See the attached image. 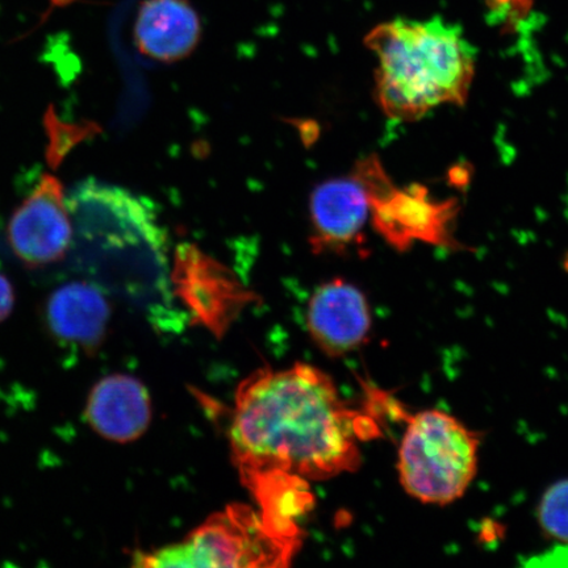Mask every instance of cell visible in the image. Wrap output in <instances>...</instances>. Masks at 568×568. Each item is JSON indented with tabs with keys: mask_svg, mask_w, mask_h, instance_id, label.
I'll return each instance as SVG.
<instances>
[{
	"mask_svg": "<svg viewBox=\"0 0 568 568\" xmlns=\"http://www.w3.org/2000/svg\"><path fill=\"white\" fill-rule=\"evenodd\" d=\"M379 426L347 406L328 375L310 365L261 368L241 383L231 420L234 465L252 494L357 470L361 444Z\"/></svg>",
	"mask_w": 568,
	"mask_h": 568,
	"instance_id": "6da1fadb",
	"label": "cell"
},
{
	"mask_svg": "<svg viewBox=\"0 0 568 568\" xmlns=\"http://www.w3.org/2000/svg\"><path fill=\"white\" fill-rule=\"evenodd\" d=\"M376 57L375 97L385 115L415 122L439 105H464L477 53L464 31L443 18L394 19L366 36Z\"/></svg>",
	"mask_w": 568,
	"mask_h": 568,
	"instance_id": "7a4b0ae2",
	"label": "cell"
},
{
	"mask_svg": "<svg viewBox=\"0 0 568 568\" xmlns=\"http://www.w3.org/2000/svg\"><path fill=\"white\" fill-rule=\"evenodd\" d=\"M480 444L478 432L445 410L409 416L397 456L404 491L430 506L456 503L477 477Z\"/></svg>",
	"mask_w": 568,
	"mask_h": 568,
	"instance_id": "3957f363",
	"label": "cell"
},
{
	"mask_svg": "<svg viewBox=\"0 0 568 568\" xmlns=\"http://www.w3.org/2000/svg\"><path fill=\"white\" fill-rule=\"evenodd\" d=\"M300 545L268 527L260 510L234 504L212 515L182 541L138 552L140 567L261 568L288 566Z\"/></svg>",
	"mask_w": 568,
	"mask_h": 568,
	"instance_id": "277c9868",
	"label": "cell"
},
{
	"mask_svg": "<svg viewBox=\"0 0 568 568\" xmlns=\"http://www.w3.org/2000/svg\"><path fill=\"white\" fill-rule=\"evenodd\" d=\"M365 187L371 201L374 230L397 251L406 252L415 243L453 246L452 224L456 202H439L422 184L396 187L379 159L358 162L353 174Z\"/></svg>",
	"mask_w": 568,
	"mask_h": 568,
	"instance_id": "5b68a950",
	"label": "cell"
},
{
	"mask_svg": "<svg viewBox=\"0 0 568 568\" xmlns=\"http://www.w3.org/2000/svg\"><path fill=\"white\" fill-rule=\"evenodd\" d=\"M170 287L190 317L213 332H223L252 301L229 267L190 243L175 248Z\"/></svg>",
	"mask_w": 568,
	"mask_h": 568,
	"instance_id": "8992f818",
	"label": "cell"
},
{
	"mask_svg": "<svg viewBox=\"0 0 568 568\" xmlns=\"http://www.w3.org/2000/svg\"><path fill=\"white\" fill-rule=\"evenodd\" d=\"M7 236L12 252L27 267L48 266L65 258L73 226L59 178L48 173L40 178L32 193L13 211Z\"/></svg>",
	"mask_w": 568,
	"mask_h": 568,
	"instance_id": "52a82bcc",
	"label": "cell"
},
{
	"mask_svg": "<svg viewBox=\"0 0 568 568\" xmlns=\"http://www.w3.org/2000/svg\"><path fill=\"white\" fill-rule=\"evenodd\" d=\"M311 245L316 253H345L364 244L371 201L354 175L320 183L310 197Z\"/></svg>",
	"mask_w": 568,
	"mask_h": 568,
	"instance_id": "ba28073f",
	"label": "cell"
},
{
	"mask_svg": "<svg viewBox=\"0 0 568 568\" xmlns=\"http://www.w3.org/2000/svg\"><path fill=\"white\" fill-rule=\"evenodd\" d=\"M371 326L372 315L366 297L352 283L333 280L312 295L307 328L320 349L331 357L357 349Z\"/></svg>",
	"mask_w": 568,
	"mask_h": 568,
	"instance_id": "9c48e42d",
	"label": "cell"
},
{
	"mask_svg": "<svg viewBox=\"0 0 568 568\" xmlns=\"http://www.w3.org/2000/svg\"><path fill=\"white\" fill-rule=\"evenodd\" d=\"M87 418L91 428L110 442H134L151 424V396L146 387L130 375L106 376L91 390Z\"/></svg>",
	"mask_w": 568,
	"mask_h": 568,
	"instance_id": "30bf717a",
	"label": "cell"
},
{
	"mask_svg": "<svg viewBox=\"0 0 568 568\" xmlns=\"http://www.w3.org/2000/svg\"><path fill=\"white\" fill-rule=\"evenodd\" d=\"M201 34V19L187 0H145L140 4L134 42L149 59L163 63L186 59Z\"/></svg>",
	"mask_w": 568,
	"mask_h": 568,
	"instance_id": "8fae6325",
	"label": "cell"
},
{
	"mask_svg": "<svg viewBox=\"0 0 568 568\" xmlns=\"http://www.w3.org/2000/svg\"><path fill=\"white\" fill-rule=\"evenodd\" d=\"M111 316L102 291L88 282H70L49 297L47 317L57 337L84 347L101 343Z\"/></svg>",
	"mask_w": 568,
	"mask_h": 568,
	"instance_id": "7c38bea8",
	"label": "cell"
},
{
	"mask_svg": "<svg viewBox=\"0 0 568 568\" xmlns=\"http://www.w3.org/2000/svg\"><path fill=\"white\" fill-rule=\"evenodd\" d=\"M537 520L546 537L568 544V478L546 489L538 503Z\"/></svg>",
	"mask_w": 568,
	"mask_h": 568,
	"instance_id": "4fadbf2b",
	"label": "cell"
},
{
	"mask_svg": "<svg viewBox=\"0 0 568 568\" xmlns=\"http://www.w3.org/2000/svg\"><path fill=\"white\" fill-rule=\"evenodd\" d=\"M16 304V293L9 278L0 273V323L10 316Z\"/></svg>",
	"mask_w": 568,
	"mask_h": 568,
	"instance_id": "5bb4252c",
	"label": "cell"
}]
</instances>
